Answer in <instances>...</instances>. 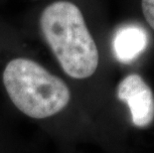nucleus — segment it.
Here are the masks:
<instances>
[{
    "mask_svg": "<svg viewBox=\"0 0 154 153\" xmlns=\"http://www.w3.org/2000/svg\"><path fill=\"white\" fill-rule=\"evenodd\" d=\"M39 28L65 74L84 80L96 73L99 50L76 3L70 0L49 3L39 16Z\"/></svg>",
    "mask_w": 154,
    "mask_h": 153,
    "instance_id": "nucleus-1",
    "label": "nucleus"
},
{
    "mask_svg": "<svg viewBox=\"0 0 154 153\" xmlns=\"http://www.w3.org/2000/svg\"><path fill=\"white\" fill-rule=\"evenodd\" d=\"M2 82L13 105L35 119L57 115L71 99L70 89L61 78L28 58L9 61L2 72Z\"/></svg>",
    "mask_w": 154,
    "mask_h": 153,
    "instance_id": "nucleus-2",
    "label": "nucleus"
},
{
    "mask_svg": "<svg viewBox=\"0 0 154 153\" xmlns=\"http://www.w3.org/2000/svg\"><path fill=\"white\" fill-rule=\"evenodd\" d=\"M141 6L147 23L154 30V0H141Z\"/></svg>",
    "mask_w": 154,
    "mask_h": 153,
    "instance_id": "nucleus-5",
    "label": "nucleus"
},
{
    "mask_svg": "<svg viewBox=\"0 0 154 153\" xmlns=\"http://www.w3.org/2000/svg\"><path fill=\"white\" fill-rule=\"evenodd\" d=\"M117 97L128 106L135 126L146 127L153 121L154 96L139 75H128L121 81L117 87Z\"/></svg>",
    "mask_w": 154,
    "mask_h": 153,
    "instance_id": "nucleus-3",
    "label": "nucleus"
},
{
    "mask_svg": "<svg viewBox=\"0 0 154 153\" xmlns=\"http://www.w3.org/2000/svg\"><path fill=\"white\" fill-rule=\"evenodd\" d=\"M147 43L148 37L144 29L136 25H127L114 35L113 52L119 62L128 64L145 50Z\"/></svg>",
    "mask_w": 154,
    "mask_h": 153,
    "instance_id": "nucleus-4",
    "label": "nucleus"
}]
</instances>
